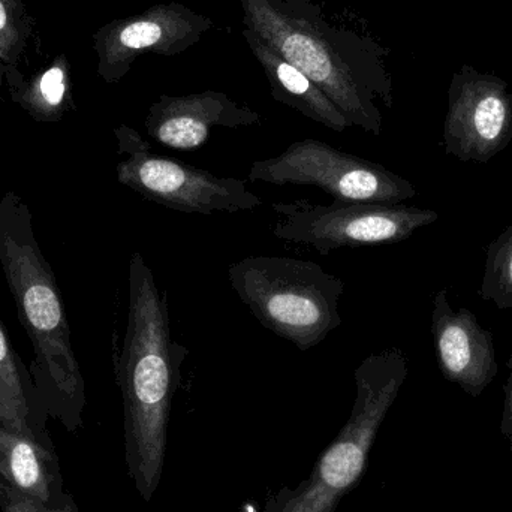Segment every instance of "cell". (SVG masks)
<instances>
[{"mask_svg": "<svg viewBox=\"0 0 512 512\" xmlns=\"http://www.w3.org/2000/svg\"><path fill=\"white\" fill-rule=\"evenodd\" d=\"M189 349L171 330L167 292L140 252L129 262L128 325L116 360L123 400L125 462L140 498L158 490L167 456L168 424Z\"/></svg>", "mask_w": 512, "mask_h": 512, "instance_id": "obj_1", "label": "cell"}, {"mask_svg": "<svg viewBox=\"0 0 512 512\" xmlns=\"http://www.w3.org/2000/svg\"><path fill=\"white\" fill-rule=\"evenodd\" d=\"M243 26L306 74L352 126L379 137L376 101L393 107L384 50L372 38L340 29L312 0H240Z\"/></svg>", "mask_w": 512, "mask_h": 512, "instance_id": "obj_2", "label": "cell"}, {"mask_svg": "<svg viewBox=\"0 0 512 512\" xmlns=\"http://www.w3.org/2000/svg\"><path fill=\"white\" fill-rule=\"evenodd\" d=\"M0 265L33 348V384L48 417L68 432L83 427L86 384L53 270L42 255L29 207L8 191L0 198Z\"/></svg>", "mask_w": 512, "mask_h": 512, "instance_id": "obj_3", "label": "cell"}, {"mask_svg": "<svg viewBox=\"0 0 512 512\" xmlns=\"http://www.w3.org/2000/svg\"><path fill=\"white\" fill-rule=\"evenodd\" d=\"M408 373L402 349L367 355L354 372L357 397L345 426L322 451L309 478L295 489L283 486L271 493L265 512H337L340 502L363 480L376 436Z\"/></svg>", "mask_w": 512, "mask_h": 512, "instance_id": "obj_4", "label": "cell"}, {"mask_svg": "<svg viewBox=\"0 0 512 512\" xmlns=\"http://www.w3.org/2000/svg\"><path fill=\"white\" fill-rule=\"evenodd\" d=\"M231 286L265 330L307 352L343 324L345 282L291 256H246L228 267Z\"/></svg>", "mask_w": 512, "mask_h": 512, "instance_id": "obj_5", "label": "cell"}, {"mask_svg": "<svg viewBox=\"0 0 512 512\" xmlns=\"http://www.w3.org/2000/svg\"><path fill=\"white\" fill-rule=\"evenodd\" d=\"M117 140V180L144 200L167 209L197 215L252 212L262 200L245 180L219 177L194 165L153 152L149 141L128 125L114 129Z\"/></svg>", "mask_w": 512, "mask_h": 512, "instance_id": "obj_6", "label": "cell"}, {"mask_svg": "<svg viewBox=\"0 0 512 512\" xmlns=\"http://www.w3.org/2000/svg\"><path fill=\"white\" fill-rule=\"evenodd\" d=\"M270 207L277 215L271 230L276 239L310 246L322 256L342 248L394 245L439 219L435 210L403 204L333 201L321 206L297 200Z\"/></svg>", "mask_w": 512, "mask_h": 512, "instance_id": "obj_7", "label": "cell"}, {"mask_svg": "<svg viewBox=\"0 0 512 512\" xmlns=\"http://www.w3.org/2000/svg\"><path fill=\"white\" fill-rule=\"evenodd\" d=\"M249 182L274 186H315L342 203L402 204L417 195L409 180L369 159L306 138L282 155L255 161Z\"/></svg>", "mask_w": 512, "mask_h": 512, "instance_id": "obj_8", "label": "cell"}, {"mask_svg": "<svg viewBox=\"0 0 512 512\" xmlns=\"http://www.w3.org/2000/svg\"><path fill=\"white\" fill-rule=\"evenodd\" d=\"M213 21L179 2L159 3L140 14L117 18L93 33L98 74L119 83L143 54L174 57L197 45Z\"/></svg>", "mask_w": 512, "mask_h": 512, "instance_id": "obj_9", "label": "cell"}, {"mask_svg": "<svg viewBox=\"0 0 512 512\" xmlns=\"http://www.w3.org/2000/svg\"><path fill=\"white\" fill-rule=\"evenodd\" d=\"M512 141L508 84L465 65L451 80L444 122L445 153L462 162L487 164Z\"/></svg>", "mask_w": 512, "mask_h": 512, "instance_id": "obj_10", "label": "cell"}, {"mask_svg": "<svg viewBox=\"0 0 512 512\" xmlns=\"http://www.w3.org/2000/svg\"><path fill=\"white\" fill-rule=\"evenodd\" d=\"M430 331L442 376L478 399L498 376L492 331L466 307L454 310L447 289L433 298Z\"/></svg>", "mask_w": 512, "mask_h": 512, "instance_id": "obj_11", "label": "cell"}, {"mask_svg": "<svg viewBox=\"0 0 512 512\" xmlns=\"http://www.w3.org/2000/svg\"><path fill=\"white\" fill-rule=\"evenodd\" d=\"M259 113L215 90L185 96L161 95L147 111L144 126L156 143L194 152L209 141L213 128L239 129L261 125Z\"/></svg>", "mask_w": 512, "mask_h": 512, "instance_id": "obj_12", "label": "cell"}, {"mask_svg": "<svg viewBox=\"0 0 512 512\" xmlns=\"http://www.w3.org/2000/svg\"><path fill=\"white\" fill-rule=\"evenodd\" d=\"M0 481L41 504H59L63 490L59 457L54 448L0 424Z\"/></svg>", "mask_w": 512, "mask_h": 512, "instance_id": "obj_13", "label": "cell"}, {"mask_svg": "<svg viewBox=\"0 0 512 512\" xmlns=\"http://www.w3.org/2000/svg\"><path fill=\"white\" fill-rule=\"evenodd\" d=\"M243 36L267 77L274 101L288 105L330 131L342 134L354 128L339 107L300 69L286 62L251 30L243 29Z\"/></svg>", "mask_w": 512, "mask_h": 512, "instance_id": "obj_14", "label": "cell"}, {"mask_svg": "<svg viewBox=\"0 0 512 512\" xmlns=\"http://www.w3.org/2000/svg\"><path fill=\"white\" fill-rule=\"evenodd\" d=\"M48 418L30 370L15 354L0 322V424L54 448L48 435Z\"/></svg>", "mask_w": 512, "mask_h": 512, "instance_id": "obj_15", "label": "cell"}, {"mask_svg": "<svg viewBox=\"0 0 512 512\" xmlns=\"http://www.w3.org/2000/svg\"><path fill=\"white\" fill-rule=\"evenodd\" d=\"M9 96L36 122L54 123L74 110L71 63L60 53L48 65L24 77L18 66H6Z\"/></svg>", "mask_w": 512, "mask_h": 512, "instance_id": "obj_16", "label": "cell"}, {"mask_svg": "<svg viewBox=\"0 0 512 512\" xmlns=\"http://www.w3.org/2000/svg\"><path fill=\"white\" fill-rule=\"evenodd\" d=\"M480 297L498 309L512 310V225L487 248Z\"/></svg>", "mask_w": 512, "mask_h": 512, "instance_id": "obj_17", "label": "cell"}, {"mask_svg": "<svg viewBox=\"0 0 512 512\" xmlns=\"http://www.w3.org/2000/svg\"><path fill=\"white\" fill-rule=\"evenodd\" d=\"M35 32V20L23 0H0V62L18 66Z\"/></svg>", "mask_w": 512, "mask_h": 512, "instance_id": "obj_18", "label": "cell"}, {"mask_svg": "<svg viewBox=\"0 0 512 512\" xmlns=\"http://www.w3.org/2000/svg\"><path fill=\"white\" fill-rule=\"evenodd\" d=\"M0 512H81L75 504L71 495H66L59 504L48 505L41 504L35 499L27 498L21 493L15 492L11 487L6 486L0 481Z\"/></svg>", "mask_w": 512, "mask_h": 512, "instance_id": "obj_19", "label": "cell"}, {"mask_svg": "<svg viewBox=\"0 0 512 512\" xmlns=\"http://www.w3.org/2000/svg\"><path fill=\"white\" fill-rule=\"evenodd\" d=\"M510 375H508L507 382L504 387V406H502L501 429L502 436L507 439L508 444L512 450V355L507 364Z\"/></svg>", "mask_w": 512, "mask_h": 512, "instance_id": "obj_20", "label": "cell"}, {"mask_svg": "<svg viewBox=\"0 0 512 512\" xmlns=\"http://www.w3.org/2000/svg\"><path fill=\"white\" fill-rule=\"evenodd\" d=\"M5 71H6V66L3 65L2 62H0V84H2L3 81H5Z\"/></svg>", "mask_w": 512, "mask_h": 512, "instance_id": "obj_21", "label": "cell"}]
</instances>
